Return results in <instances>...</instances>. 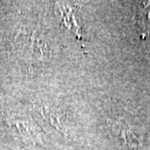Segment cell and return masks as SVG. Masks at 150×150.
<instances>
[{"label":"cell","mask_w":150,"mask_h":150,"mask_svg":"<svg viewBox=\"0 0 150 150\" xmlns=\"http://www.w3.org/2000/svg\"><path fill=\"white\" fill-rule=\"evenodd\" d=\"M112 128L113 130L116 132V134L118 136L125 140V142L127 143V145L131 148H134L137 146H139V139H137L136 136L130 132V130L128 129L127 125H125L124 123H121L118 120L114 121L112 124Z\"/></svg>","instance_id":"obj_1"}]
</instances>
